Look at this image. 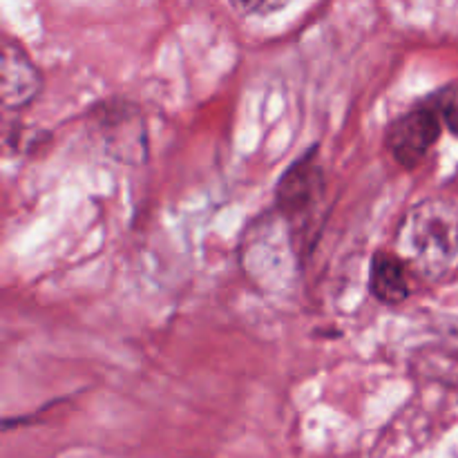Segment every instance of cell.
Instances as JSON below:
<instances>
[{"instance_id": "6da1fadb", "label": "cell", "mask_w": 458, "mask_h": 458, "mask_svg": "<svg viewBox=\"0 0 458 458\" xmlns=\"http://www.w3.org/2000/svg\"><path fill=\"white\" fill-rule=\"evenodd\" d=\"M407 250L425 276H438L458 258V208L450 201H428L410 215Z\"/></svg>"}, {"instance_id": "7a4b0ae2", "label": "cell", "mask_w": 458, "mask_h": 458, "mask_svg": "<svg viewBox=\"0 0 458 458\" xmlns=\"http://www.w3.org/2000/svg\"><path fill=\"white\" fill-rule=\"evenodd\" d=\"M438 137H441V116L428 101L394 121L387 132V148L398 164L414 168L428 157Z\"/></svg>"}, {"instance_id": "3957f363", "label": "cell", "mask_w": 458, "mask_h": 458, "mask_svg": "<svg viewBox=\"0 0 458 458\" xmlns=\"http://www.w3.org/2000/svg\"><path fill=\"white\" fill-rule=\"evenodd\" d=\"M369 286L371 293L383 302H403L410 293V284H407V271L401 259L389 253L376 255L374 264H371Z\"/></svg>"}, {"instance_id": "277c9868", "label": "cell", "mask_w": 458, "mask_h": 458, "mask_svg": "<svg viewBox=\"0 0 458 458\" xmlns=\"http://www.w3.org/2000/svg\"><path fill=\"white\" fill-rule=\"evenodd\" d=\"M4 106L16 107L30 101L38 88V76H36L34 67L30 65L21 52H13L12 47L4 52Z\"/></svg>"}, {"instance_id": "5b68a950", "label": "cell", "mask_w": 458, "mask_h": 458, "mask_svg": "<svg viewBox=\"0 0 458 458\" xmlns=\"http://www.w3.org/2000/svg\"><path fill=\"white\" fill-rule=\"evenodd\" d=\"M429 103L438 112L443 123L450 128V132L458 137V88L441 89V92H437L429 98Z\"/></svg>"}, {"instance_id": "8992f818", "label": "cell", "mask_w": 458, "mask_h": 458, "mask_svg": "<svg viewBox=\"0 0 458 458\" xmlns=\"http://www.w3.org/2000/svg\"><path fill=\"white\" fill-rule=\"evenodd\" d=\"M231 3H235L237 7L244 9V12L264 13V12H271V9L280 7V4H284V0H231Z\"/></svg>"}]
</instances>
